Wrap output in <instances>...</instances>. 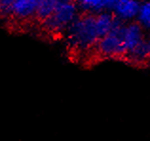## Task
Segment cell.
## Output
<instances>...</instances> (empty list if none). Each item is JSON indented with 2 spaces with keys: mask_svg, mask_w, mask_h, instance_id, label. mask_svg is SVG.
<instances>
[{
  "mask_svg": "<svg viewBox=\"0 0 150 141\" xmlns=\"http://www.w3.org/2000/svg\"><path fill=\"white\" fill-rule=\"evenodd\" d=\"M114 21H115V15L109 13L108 11L95 15V25L99 37L108 34L112 30Z\"/></svg>",
  "mask_w": 150,
  "mask_h": 141,
  "instance_id": "52a82bcc",
  "label": "cell"
},
{
  "mask_svg": "<svg viewBox=\"0 0 150 141\" xmlns=\"http://www.w3.org/2000/svg\"><path fill=\"white\" fill-rule=\"evenodd\" d=\"M118 2H119V0H105L104 1V10H106L108 11H114Z\"/></svg>",
  "mask_w": 150,
  "mask_h": 141,
  "instance_id": "4fadbf2b",
  "label": "cell"
},
{
  "mask_svg": "<svg viewBox=\"0 0 150 141\" xmlns=\"http://www.w3.org/2000/svg\"><path fill=\"white\" fill-rule=\"evenodd\" d=\"M39 0H15L13 15L18 19H28L36 14Z\"/></svg>",
  "mask_w": 150,
  "mask_h": 141,
  "instance_id": "8992f818",
  "label": "cell"
},
{
  "mask_svg": "<svg viewBox=\"0 0 150 141\" xmlns=\"http://www.w3.org/2000/svg\"><path fill=\"white\" fill-rule=\"evenodd\" d=\"M122 37L126 53L144 40L143 28L139 23H130L128 25H125L122 32Z\"/></svg>",
  "mask_w": 150,
  "mask_h": 141,
  "instance_id": "277c9868",
  "label": "cell"
},
{
  "mask_svg": "<svg viewBox=\"0 0 150 141\" xmlns=\"http://www.w3.org/2000/svg\"><path fill=\"white\" fill-rule=\"evenodd\" d=\"M99 38L95 25V15L90 14L76 18L68 28L69 44L79 51L92 48Z\"/></svg>",
  "mask_w": 150,
  "mask_h": 141,
  "instance_id": "6da1fadb",
  "label": "cell"
},
{
  "mask_svg": "<svg viewBox=\"0 0 150 141\" xmlns=\"http://www.w3.org/2000/svg\"><path fill=\"white\" fill-rule=\"evenodd\" d=\"M137 17L139 24L142 27L150 29V3L141 5Z\"/></svg>",
  "mask_w": 150,
  "mask_h": 141,
  "instance_id": "30bf717a",
  "label": "cell"
},
{
  "mask_svg": "<svg viewBox=\"0 0 150 141\" xmlns=\"http://www.w3.org/2000/svg\"><path fill=\"white\" fill-rule=\"evenodd\" d=\"M140 7V3L137 0H119L113 11L115 16L121 20H130L137 17Z\"/></svg>",
  "mask_w": 150,
  "mask_h": 141,
  "instance_id": "5b68a950",
  "label": "cell"
},
{
  "mask_svg": "<svg viewBox=\"0 0 150 141\" xmlns=\"http://www.w3.org/2000/svg\"><path fill=\"white\" fill-rule=\"evenodd\" d=\"M15 0H0V16L6 17L13 14V7Z\"/></svg>",
  "mask_w": 150,
  "mask_h": 141,
  "instance_id": "7c38bea8",
  "label": "cell"
},
{
  "mask_svg": "<svg viewBox=\"0 0 150 141\" xmlns=\"http://www.w3.org/2000/svg\"><path fill=\"white\" fill-rule=\"evenodd\" d=\"M123 20L115 16L113 28L110 32L99 38L94 48L101 56L105 57L125 56V50L124 47L122 32L124 28Z\"/></svg>",
  "mask_w": 150,
  "mask_h": 141,
  "instance_id": "7a4b0ae2",
  "label": "cell"
},
{
  "mask_svg": "<svg viewBox=\"0 0 150 141\" xmlns=\"http://www.w3.org/2000/svg\"><path fill=\"white\" fill-rule=\"evenodd\" d=\"M149 3H150V2H149Z\"/></svg>",
  "mask_w": 150,
  "mask_h": 141,
  "instance_id": "2e32d148",
  "label": "cell"
},
{
  "mask_svg": "<svg viewBox=\"0 0 150 141\" xmlns=\"http://www.w3.org/2000/svg\"><path fill=\"white\" fill-rule=\"evenodd\" d=\"M125 56H127L129 61L133 62V63H136V64L144 63V62L150 57L146 41L144 40L143 42H141L140 44L137 47H135L133 50H131L128 53H126Z\"/></svg>",
  "mask_w": 150,
  "mask_h": 141,
  "instance_id": "ba28073f",
  "label": "cell"
},
{
  "mask_svg": "<svg viewBox=\"0 0 150 141\" xmlns=\"http://www.w3.org/2000/svg\"><path fill=\"white\" fill-rule=\"evenodd\" d=\"M57 6L58 4L56 0H39L35 15L38 19L44 21L46 18H48L50 15H51Z\"/></svg>",
  "mask_w": 150,
  "mask_h": 141,
  "instance_id": "9c48e42d",
  "label": "cell"
},
{
  "mask_svg": "<svg viewBox=\"0 0 150 141\" xmlns=\"http://www.w3.org/2000/svg\"><path fill=\"white\" fill-rule=\"evenodd\" d=\"M79 5L86 11H101L104 10L105 0H77Z\"/></svg>",
  "mask_w": 150,
  "mask_h": 141,
  "instance_id": "8fae6325",
  "label": "cell"
},
{
  "mask_svg": "<svg viewBox=\"0 0 150 141\" xmlns=\"http://www.w3.org/2000/svg\"><path fill=\"white\" fill-rule=\"evenodd\" d=\"M146 43H147V46H148V50H149V54H150V36L149 38L146 40Z\"/></svg>",
  "mask_w": 150,
  "mask_h": 141,
  "instance_id": "9a60e30c",
  "label": "cell"
},
{
  "mask_svg": "<svg viewBox=\"0 0 150 141\" xmlns=\"http://www.w3.org/2000/svg\"><path fill=\"white\" fill-rule=\"evenodd\" d=\"M77 18V6L73 1L58 5L51 15L44 20V27L50 33H59L68 30Z\"/></svg>",
  "mask_w": 150,
  "mask_h": 141,
  "instance_id": "3957f363",
  "label": "cell"
},
{
  "mask_svg": "<svg viewBox=\"0 0 150 141\" xmlns=\"http://www.w3.org/2000/svg\"><path fill=\"white\" fill-rule=\"evenodd\" d=\"M71 1H73V0H56L58 5H62V4L69 3V2H71Z\"/></svg>",
  "mask_w": 150,
  "mask_h": 141,
  "instance_id": "5bb4252c",
  "label": "cell"
}]
</instances>
